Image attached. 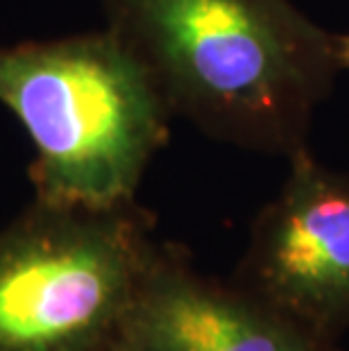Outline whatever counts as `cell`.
Segmentation results:
<instances>
[{
    "label": "cell",
    "mask_w": 349,
    "mask_h": 351,
    "mask_svg": "<svg viewBox=\"0 0 349 351\" xmlns=\"http://www.w3.org/2000/svg\"><path fill=\"white\" fill-rule=\"evenodd\" d=\"M0 104L32 145L34 199L86 208L136 202L175 118L145 64L109 27L0 43Z\"/></svg>",
    "instance_id": "7a4b0ae2"
},
{
    "label": "cell",
    "mask_w": 349,
    "mask_h": 351,
    "mask_svg": "<svg viewBox=\"0 0 349 351\" xmlns=\"http://www.w3.org/2000/svg\"><path fill=\"white\" fill-rule=\"evenodd\" d=\"M170 114L220 143L291 156L340 71L336 32L291 0H95Z\"/></svg>",
    "instance_id": "6da1fadb"
},
{
    "label": "cell",
    "mask_w": 349,
    "mask_h": 351,
    "mask_svg": "<svg viewBox=\"0 0 349 351\" xmlns=\"http://www.w3.org/2000/svg\"><path fill=\"white\" fill-rule=\"evenodd\" d=\"M336 52H338L340 71H349V32L336 34Z\"/></svg>",
    "instance_id": "8992f818"
},
{
    "label": "cell",
    "mask_w": 349,
    "mask_h": 351,
    "mask_svg": "<svg viewBox=\"0 0 349 351\" xmlns=\"http://www.w3.org/2000/svg\"><path fill=\"white\" fill-rule=\"evenodd\" d=\"M111 351H338L239 283L197 272L180 245L161 243Z\"/></svg>",
    "instance_id": "5b68a950"
},
{
    "label": "cell",
    "mask_w": 349,
    "mask_h": 351,
    "mask_svg": "<svg viewBox=\"0 0 349 351\" xmlns=\"http://www.w3.org/2000/svg\"><path fill=\"white\" fill-rule=\"evenodd\" d=\"M136 202L34 199L0 231V351H111L159 245Z\"/></svg>",
    "instance_id": "3957f363"
},
{
    "label": "cell",
    "mask_w": 349,
    "mask_h": 351,
    "mask_svg": "<svg viewBox=\"0 0 349 351\" xmlns=\"http://www.w3.org/2000/svg\"><path fill=\"white\" fill-rule=\"evenodd\" d=\"M234 283L324 345L349 333V175L311 147L288 156L279 193L252 222Z\"/></svg>",
    "instance_id": "277c9868"
}]
</instances>
